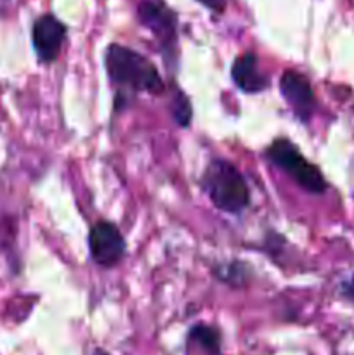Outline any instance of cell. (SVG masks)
Wrapping results in <instances>:
<instances>
[{
    "instance_id": "30bf717a",
    "label": "cell",
    "mask_w": 354,
    "mask_h": 355,
    "mask_svg": "<svg viewBox=\"0 0 354 355\" xmlns=\"http://www.w3.org/2000/svg\"><path fill=\"white\" fill-rule=\"evenodd\" d=\"M170 111H172L174 121L183 128H186L187 125H189L191 118H193V110H191L189 99H187V96L179 89V87H177V89L174 87L172 101H170Z\"/></svg>"
},
{
    "instance_id": "7a4b0ae2",
    "label": "cell",
    "mask_w": 354,
    "mask_h": 355,
    "mask_svg": "<svg viewBox=\"0 0 354 355\" xmlns=\"http://www.w3.org/2000/svg\"><path fill=\"white\" fill-rule=\"evenodd\" d=\"M203 191L215 208L238 215L250 205V189L245 177L231 162L215 158L208 163L203 175Z\"/></svg>"
},
{
    "instance_id": "52a82bcc",
    "label": "cell",
    "mask_w": 354,
    "mask_h": 355,
    "mask_svg": "<svg viewBox=\"0 0 354 355\" xmlns=\"http://www.w3.org/2000/svg\"><path fill=\"white\" fill-rule=\"evenodd\" d=\"M66 38V26L58 17L45 14L38 17L31 30V40L38 59L42 62H52L61 54Z\"/></svg>"
},
{
    "instance_id": "6da1fadb",
    "label": "cell",
    "mask_w": 354,
    "mask_h": 355,
    "mask_svg": "<svg viewBox=\"0 0 354 355\" xmlns=\"http://www.w3.org/2000/svg\"><path fill=\"white\" fill-rule=\"evenodd\" d=\"M106 71L111 83L128 92H148L160 96L165 90L158 69L148 58L125 45L111 44L104 54Z\"/></svg>"
},
{
    "instance_id": "5b68a950",
    "label": "cell",
    "mask_w": 354,
    "mask_h": 355,
    "mask_svg": "<svg viewBox=\"0 0 354 355\" xmlns=\"http://www.w3.org/2000/svg\"><path fill=\"white\" fill-rule=\"evenodd\" d=\"M139 21L158 38L165 51H174L177 42L176 14L160 0H144L139 6Z\"/></svg>"
},
{
    "instance_id": "9c48e42d",
    "label": "cell",
    "mask_w": 354,
    "mask_h": 355,
    "mask_svg": "<svg viewBox=\"0 0 354 355\" xmlns=\"http://www.w3.org/2000/svg\"><path fill=\"white\" fill-rule=\"evenodd\" d=\"M187 345L198 349L205 355H221L222 349V338L221 331L212 326L196 324L191 328L189 335H187Z\"/></svg>"
},
{
    "instance_id": "ba28073f",
    "label": "cell",
    "mask_w": 354,
    "mask_h": 355,
    "mask_svg": "<svg viewBox=\"0 0 354 355\" xmlns=\"http://www.w3.org/2000/svg\"><path fill=\"white\" fill-rule=\"evenodd\" d=\"M233 82L246 94H259L269 87V80L259 68V59L252 52L238 55L231 68Z\"/></svg>"
},
{
    "instance_id": "277c9868",
    "label": "cell",
    "mask_w": 354,
    "mask_h": 355,
    "mask_svg": "<svg viewBox=\"0 0 354 355\" xmlns=\"http://www.w3.org/2000/svg\"><path fill=\"white\" fill-rule=\"evenodd\" d=\"M89 252L101 267H115L124 260L127 246L120 229L111 222H97L89 234Z\"/></svg>"
},
{
    "instance_id": "8992f818",
    "label": "cell",
    "mask_w": 354,
    "mask_h": 355,
    "mask_svg": "<svg viewBox=\"0 0 354 355\" xmlns=\"http://www.w3.org/2000/svg\"><path fill=\"white\" fill-rule=\"evenodd\" d=\"M280 90L292 113L298 120L304 123L311 120L316 107V97L311 83L304 75L294 71V69L285 71L280 78Z\"/></svg>"
},
{
    "instance_id": "4fadbf2b",
    "label": "cell",
    "mask_w": 354,
    "mask_h": 355,
    "mask_svg": "<svg viewBox=\"0 0 354 355\" xmlns=\"http://www.w3.org/2000/svg\"><path fill=\"white\" fill-rule=\"evenodd\" d=\"M96 355H110V354H106V352H97Z\"/></svg>"
},
{
    "instance_id": "3957f363",
    "label": "cell",
    "mask_w": 354,
    "mask_h": 355,
    "mask_svg": "<svg viewBox=\"0 0 354 355\" xmlns=\"http://www.w3.org/2000/svg\"><path fill=\"white\" fill-rule=\"evenodd\" d=\"M266 158L292 177L302 189L311 194H323L328 187L321 170L312 165L304 155L287 139H276L264 151Z\"/></svg>"
},
{
    "instance_id": "7c38bea8",
    "label": "cell",
    "mask_w": 354,
    "mask_h": 355,
    "mask_svg": "<svg viewBox=\"0 0 354 355\" xmlns=\"http://www.w3.org/2000/svg\"><path fill=\"white\" fill-rule=\"evenodd\" d=\"M342 295L347 300L354 302V274L342 284Z\"/></svg>"
},
{
    "instance_id": "8fae6325",
    "label": "cell",
    "mask_w": 354,
    "mask_h": 355,
    "mask_svg": "<svg viewBox=\"0 0 354 355\" xmlns=\"http://www.w3.org/2000/svg\"><path fill=\"white\" fill-rule=\"evenodd\" d=\"M201 6H205L207 9L214 10V12H222L226 7V0H196Z\"/></svg>"
}]
</instances>
